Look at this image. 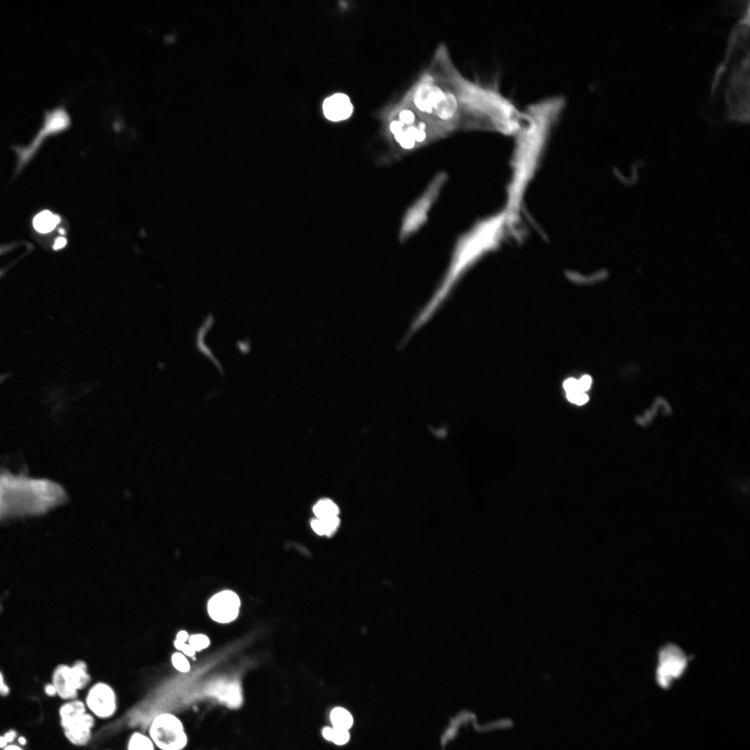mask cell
<instances>
[{
  "label": "cell",
  "mask_w": 750,
  "mask_h": 750,
  "mask_svg": "<svg viewBox=\"0 0 750 750\" xmlns=\"http://www.w3.org/2000/svg\"><path fill=\"white\" fill-rule=\"evenodd\" d=\"M18 742L22 745H24L26 743V740L24 737H19L18 738Z\"/></svg>",
  "instance_id": "36"
},
{
  "label": "cell",
  "mask_w": 750,
  "mask_h": 750,
  "mask_svg": "<svg viewBox=\"0 0 750 750\" xmlns=\"http://www.w3.org/2000/svg\"><path fill=\"white\" fill-rule=\"evenodd\" d=\"M83 701L88 711L96 719H110L118 710L117 694L113 688L105 682L93 684L88 689Z\"/></svg>",
  "instance_id": "9"
},
{
  "label": "cell",
  "mask_w": 750,
  "mask_h": 750,
  "mask_svg": "<svg viewBox=\"0 0 750 750\" xmlns=\"http://www.w3.org/2000/svg\"><path fill=\"white\" fill-rule=\"evenodd\" d=\"M567 399L576 405L581 406L588 401L589 397L583 392L578 385V379L574 378H567L563 383Z\"/></svg>",
  "instance_id": "19"
},
{
  "label": "cell",
  "mask_w": 750,
  "mask_h": 750,
  "mask_svg": "<svg viewBox=\"0 0 750 750\" xmlns=\"http://www.w3.org/2000/svg\"><path fill=\"white\" fill-rule=\"evenodd\" d=\"M174 646L177 650L181 651V653H183L185 656L189 657H194V656L195 655L196 651L189 644H187L186 642H181L174 640Z\"/></svg>",
  "instance_id": "26"
},
{
  "label": "cell",
  "mask_w": 750,
  "mask_h": 750,
  "mask_svg": "<svg viewBox=\"0 0 750 750\" xmlns=\"http://www.w3.org/2000/svg\"><path fill=\"white\" fill-rule=\"evenodd\" d=\"M240 606L238 595L229 590H224L213 595L208 603V612L215 622L228 623L234 620Z\"/></svg>",
  "instance_id": "10"
},
{
  "label": "cell",
  "mask_w": 750,
  "mask_h": 750,
  "mask_svg": "<svg viewBox=\"0 0 750 750\" xmlns=\"http://www.w3.org/2000/svg\"><path fill=\"white\" fill-rule=\"evenodd\" d=\"M424 72L401 101L424 122L433 127L441 138L462 128L460 102L441 64Z\"/></svg>",
  "instance_id": "3"
},
{
  "label": "cell",
  "mask_w": 750,
  "mask_h": 750,
  "mask_svg": "<svg viewBox=\"0 0 750 750\" xmlns=\"http://www.w3.org/2000/svg\"><path fill=\"white\" fill-rule=\"evenodd\" d=\"M685 660L676 649H665L660 655L658 670V680L662 686H667L674 678L683 672Z\"/></svg>",
  "instance_id": "12"
},
{
  "label": "cell",
  "mask_w": 750,
  "mask_h": 750,
  "mask_svg": "<svg viewBox=\"0 0 750 750\" xmlns=\"http://www.w3.org/2000/svg\"><path fill=\"white\" fill-rule=\"evenodd\" d=\"M189 635L187 631L181 630L176 633L175 640L181 642H186L188 640Z\"/></svg>",
  "instance_id": "28"
},
{
  "label": "cell",
  "mask_w": 750,
  "mask_h": 750,
  "mask_svg": "<svg viewBox=\"0 0 750 750\" xmlns=\"http://www.w3.org/2000/svg\"><path fill=\"white\" fill-rule=\"evenodd\" d=\"M8 742L4 736H0V748H3L7 746Z\"/></svg>",
  "instance_id": "34"
},
{
  "label": "cell",
  "mask_w": 750,
  "mask_h": 750,
  "mask_svg": "<svg viewBox=\"0 0 750 750\" xmlns=\"http://www.w3.org/2000/svg\"><path fill=\"white\" fill-rule=\"evenodd\" d=\"M312 512L316 518H326L338 516L339 508L332 500L323 499L314 505Z\"/></svg>",
  "instance_id": "22"
},
{
  "label": "cell",
  "mask_w": 750,
  "mask_h": 750,
  "mask_svg": "<svg viewBox=\"0 0 750 750\" xmlns=\"http://www.w3.org/2000/svg\"><path fill=\"white\" fill-rule=\"evenodd\" d=\"M10 689L7 685H5L0 690L1 695H7L9 693Z\"/></svg>",
  "instance_id": "32"
},
{
  "label": "cell",
  "mask_w": 750,
  "mask_h": 750,
  "mask_svg": "<svg viewBox=\"0 0 750 750\" xmlns=\"http://www.w3.org/2000/svg\"><path fill=\"white\" fill-rule=\"evenodd\" d=\"M749 5L730 34L715 73L706 110L715 120L749 119Z\"/></svg>",
  "instance_id": "1"
},
{
  "label": "cell",
  "mask_w": 750,
  "mask_h": 750,
  "mask_svg": "<svg viewBox=\"0 0 750 750\" xmlns=\"http://www.w3.org/2000/svg\"><path fill=\"white\" fill-rule=\"evenodd\" d=\"M66 242H67V241H66L65 238H58L55 242L53 249H61L65 245Z\"/></svg>",
  "instance_id": "30"
},
{
  "label": "cell",
  "mask_w": 750,
  "mask_h": 750,
  "mask_svg": "<svg viewBox=\"0 0 750 750\" xmlns=\"http://www.w3.org/2000/svg\"><path fill=\"white\" fill-rule=\"evenodd\" d=\"M71 124V117L65 107L59 106L45 111L42 125L31 142L26 146H15L17 154V172L21 171L33 158L42 143L47 137L67 129Z\"/></svg>",
  "instance_id": "8"
},
{
  "label": "cell",
  "mask_w": 750,
  "mask_h": 750,
  "mask_svg": "<svg viewBox=\"0 0 750 750\" xmlns=\"http://www.w3.org/2000/svg\"><path fill=\"white\" fill-rule=\"evenodd\" d=\"M330 719L333 727L335 728L349 730L353 724L351 713L342 707H336L332 710Z\"/></svg>",
  "instance_id": "21"
},
{
  "label": "cell",
  "mask_w": 750,
  "mask_h": 750,
  "mask_svg": "<svg viewBox=\"0 0 750 750\" xmlns=\"http://www.w3.org/2000/svg\"><path fill=\"white\" fill-rule=\"evenodd\" d=\"M45 693L49 696H55L56 694V690L54 685L52 683L47 684L44 687Z\"/></svg>",
  "instance_id": "29"
},
{
  "label": "cell",
  "mask_w": 750,
  "mask_h": 750,
  "mask_svg": "<svg viewBox=\"0 0 750 750\" xmlns=\"http://www.w3.org/2000/svg\"><path fill=\"white\" fill-rule=\"evenodd\" d=\"M3 750H23L22 748L17 745H8L6 746Z\"/></svg>",
  "instance_id": "33"
},
{
  "label": "cell",
  "mask_w": 750,
  "mask_h": 750,
  "mask_svg": "<svg viewBox=\"0 0 750 750\" xmlns=\"http://www.w3.org/2000/svg\"><path fill=\"white\" fill-rule=\"evenodd\" d=\"M147 733L158 750H184L188 744L183 722L172 712L156 714L149 724Z\"/></svg>",
  "instance_id": "7"
},
{
  "label": "cell",
  "mask_w": 750,
  "mask_h": 750,
  "mask_svg": "<svg viewBox=\"0 0 750 750\" xmlns=\"http://www.w3.org/2000/svg\"><path fill=\"white\" fill-rule=\"evenodd\" d=\"M578 381L581 390L585 392L591 386L592 378L589 375H584Z\"/></svg>",
  "instance_id": "27"
},
{
  "label": "cell",
  "mask_w": 750,
  "mask_h": 750,
  "mask_svg": "<svg viewBox=\"0 0 750 750\" xmlns=\"http://www.w3.org/2000/svg\"><path fill=\"white\" fill-rule=\"evenodd\" d=\"M95 724L96 718L87 711L62 728L63 733L72 744L84 747L88 744L92 738Z\"/></svg>",
  "instance_id": "11"
},
{
  "label": "cell",
  "mask_w": 750,
  "mask_h": 750,
  "mask_svg": "<svg viewBox=\"0 0 750 750\" xmlns=\"http://www.w3.org/2000/svg\"><path fill=\"white\" fill-rule=\"evenodd\" d=\"M448 180L445 172H438L422 193L407 208L400 225L399 239L403 242L415 235L428 222L429 213Z\"/></svg>",
  "instance_id": "6"
},
{
  "label": "cell",
  "mask_w": 750,
  "mask_h": 750,
  "mask_svg": "<svg viewBox=\"0 0 750 750\" xmlns=\"http://www.w3.org/2000/svg\"><path fill=\"white\" fill-rule=\"evenodd\" d=\"M171 661L173 667L178 672L186 673L190 669V664L186 656L181 652H175L172 655Z\"/></svg>",
  "instance_id": "24"
},
{
  "label": "cell",
  "mask_w": 750,
  "mask_h": 750,
  "mask_svg": "<svg viewBox=\"0 0 750 750\" xmlns=\"http://www.w3.org/2000/svg\"><path fill=\"white\" fill-rule=\"evenodd\" d=\"M63 498L60 487L48 480L8 471L0 473V522L44 514Z\"/></svg>",
  "instance_id": "4"
},
{
  "label": "cell",
  "mask_w": 750,
  "mask_h": 750,
  "mask_svg": "<svg viewBox=\"0 0 750 750\" xmlns=\"http://www.w3.org/2000/svg\"><path fill=\"white\" fill-rule=\"evenodd\" d=\"M6 684L4 683V681H3V676L2 674H1V672H0V690Z\"/></svg>",
  "instance_id": "35"
},
{
  "label": "cell",
  "mask_w": 750,
  "mask_h": 750,
  "mask_svg": "<svg viewBox=\"0 0 750 750\" xmlns=\"http://www.w3.org/2000/svg\"><path fill=\"white\" fill-rule=\"evenodd\" d=\"M442 66L460 102L462 128L514 136L523 124V111L494 85L464 77L449 54L443 58Z\"/></svg>",
  "instance_id": "2"
},
{
  "label": "cell",
  "mask_w": 750,
  "mask_h": 750,
  "mask_svg": "<svg viewBox=\"0 0 750 750\" xmlns=\"http://www.w3.org/2000/svg\"><path fill=\"white\" fill-rule=\"evenodd\" d=\"M340 524L338 516L326 518H315L310 522L312 531L319 535L330 536L338 529Z\"/></svg>",
  "instance_id": "18"
},
{
  "label": "cell",
  "mask_w": 750,
  "mask_h": 750,
  "mask_svg": "<svg viewBox=\"0 0 750 750\" xmlns=\"http://www.w3.org/2000/svg\"><path fill=\"white\" fill-rule=\"evenodd\" d=\"M74 685L78 691L85 688L91 681L88 666L83 660H76L71 667Z\"/></svg>",
  "instance_id": "20"
},
{
  "label": "cell",
  "mask_w": 750,
  "mask_h": 750,
  "mask_svg": "<svg viewBox=\"0 0 750 750\" xmlns=\"http://www.w3.org/2000/svg\"><path fill=\"white\" fill-rule=\"evenodd\" d=\"M126 750H158L147 733L134 731L128 737Z\"/></svg>",
  "instance_id": "16"
},
{
  "label": "cell",
  "mask_w": 750,
  "mask_h": 750,
  "mask_svg": "<svg viewBox=\"0 0 750 750\" xmlns=\"http://www.w3.org/2000/svg\"><path fill=\"white\" fill-rule=\"evenodd\" d=\"M322 735L326 740L338 745L346 744L350 738L349 730L328 726L323 728Z\"/></svg>",
  "instance_id": "23"
},
{
  "label": "cell",
  "mask_w": 750,
  "mask_h": 750,
  "mask_svg": "<svg viewBox=\"0 0 750 750\" xmlns=\"http://www.w3.org/2000/svg\"><path fill=\"white\" fill-rule=\"evenodd\" d=\"M16 735H17L16 732L15 731H13V730H10V731L6 732L3 736H4V738H6V740H7V742L8 743V742H12L14 740L15 738L16 737Z\"/></svg>",
  "instance_id": "31"
},
{
  "label": "cell",
  "mask_w": 750,
  "mask_h": 750,
  "mask_svg": "<svg viewBox=\"0 0 750 750\" xmlns=\"http://www.w3.org/2000/svg\"><path fill=\"white\" fill-rule=\"evenodd\" d=\"M383 117L385 133L392 148L390 161L440 139L433 128L401 101L388 108Z\"/></svg>",
  "instance_id": "5"
},
{
  "label": "cell",
  "mask_w": 750,
  "mask_h": 750,
  "mask_svg": "<svg viewBox=\"0 0 750 750\" xmlns=\"http://www.w3.org/2000/svg\"><path fill=\"white\" fill-rule=\"evenodd\" d=\"M51 683L60 699L68 701L77 698L78 691L74 685L70 666L65 664L58 665L53 672Z\"/></svg>",
  "instance_id": "14"
},
{
  "label": "cell",
  "mask_w": 750,
  "mask_h": 750,
  "mask_svg": "<svg viewBox=\"0 0 750 750\" xmlns=\"http://www.w3.org/2000/svg\"><path fill=\"white\" fill-rule=\"evenodd\" d=\"M60 217L49 210L38 213L33 219L34 228L39 233H47L51 231L60 222Z\"/></svg>",
  "instance_id": "17"
},
{
  "label": "cell",
  "mask_w": 750,
  "mask_h": 750,
  "mask_svg": "<svg viewBox=\"0 0 750 750\" xmlns=\"http://www.w3.org/2000/svg\"><path fill=\"white\" fill-rule=\"evenodd\" d=\"M188 644L195 651H201L210 644L209 638L203 634H194L189 636Z\"/></svg>",
  "instance_id": "25"
},
{
  "label": "cell",
  "mask_w": 750,
  "mask_h": 750,
  "mask_svg": "<svg viewBox=\"0 0 750 750\" xmlns=\"http://www.w3.org/2000/svg\"><path fill=\"white\" fill-rule=\"evenodd\" d=\"M88 711L83 701L74 699L67 701L59 708L60 726L62 728Z\"/></svg>",
  "instance_id": "15"
},
{
  "label": "cell",
  "mask_w": 750,
  "mask_h": 750,
  "mask_svg": "<svg viewBox=\"0 0 750 750\" xmlns=\"http://www.w3.org/2000/svg\"><path fill=\"white\" fill-rule=\"evenodd\" d=\"M322 108L325 117L333 122L348 119L353 109L349 97L342 93H337L326 99Z\"/></svg>",
  "instance_id": "13"
}]
</instances>
